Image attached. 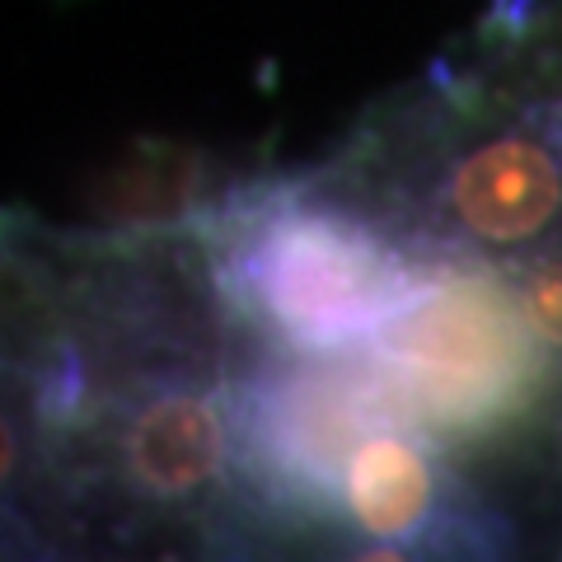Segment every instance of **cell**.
Returning a JSON list of instances; mask_svg holds the SVG:
<instances>
[{
    "mask_svg": "<svg viewBox=\"0 0 562 562\" xmlns=\"http://www.w3.org/2000/svg\"><path fill=\"white\" fill-rule=\"evenodd\" d=\"M549 357L512 277L479 262L422 272L371 338L390 408L441 441H497L525 427L553 390Z\"/></svg>",
    "mask_w": 562,
    "mask_h": 562,
    "instance_id": "1",
    "label": "cell"
},
{
    "mask_svg": "<svg viewBox=\"0 0 562 562\" xmlns=\"http://www.w3.org/2000/svg\"><path fill=\"white\" fill-rule=\"evenodd\" d=\"M235 272L244 305L301 357L371 347L422 277L361 211L324 202L272 206L239 244Z\"/></svg>",
    "mask_w": 562,
    "mask_h": 562,
    "instance_id": "2",
    "label": "cell"
},
{
    "mask_svg": "<svg viewBox=\"0 0 562 562\" xmlns=\"http://www.w3.org/2000/svg\"><path fill=\"white\" fill-rule=\"evenodd\" d=\"M454 244L479 254L535 249L562 225V103L492 122L450 150L431 192Z\"/></svg>",
    "mask_w": 562,
    "mask_h": 562,
    "instance_id": "3",
    "label": "cell"
},
{
    "mask_svg": "<svg viewBox=\"0 0 562 562\" xmlns=\"http://www.w3.org/2000/svg\"><path fill=\"white\" fill-rule=\"evenodd\" d=\"M390 394L375 371L342 366H295L254 390L249 460L277 487V497L301 506H333L342 497V464L361 431L384 422Z\"/></svg>",
    "mask_w": 562,
    "mask_h": 562,
    "instance_id": "4",
    "label": "cell"
},
{
    "mask_svg": "<svg viewBox=\"0 0 562 562\" xmlns=\"http://www.w3.org/2000/svg\"><path fill=\"white\" fill-rule=\"evenodd\" d=\"M231 417L216 390L173 380L140 394L117 431V460L146 502L188 506L206 497L231 464Z\"/></svg>",
    "mask_w": 562,
    "mask_h": 562,
    "instance_id": "5",
    "label": "cell"
},
{
    "mask_svg": "<svg viewBox=\"0 0 562 562\" xmlns=\"http://www.w3.org/2000/svg\"><path fill=\"white\" fill-rule=\"evenodd\" d=\"M342 512L357 535L384 543L366 558H403L408 543L441 535L454 506L446 502V473L417 427L380 422L371 436H361L342 464Z\"/></svg>",
    "mask_w": 562,
    "mask_h": 562,
    "instance_id": "6",
    "label": "cell"
},
{
    "mask_svg": "<svg viewBox=\"0 0 562 562\" xmlns=\"http://www.w3.org/2000/svg\"><path fill=\"white\" fill-rule=\"evenodd\" d=\"M155 165H136L132 173H117L103 192V216H122V221H136V216H165V211H179L188 202L192 183H198V169L179 165L165 179V173H150Z\"/></svg>",
    "mask_w": 562,
    "mask_h": 562,
    "instance_id": "7",
    "label": "cell"
},
{
    "mask_svg": "<svg viewBox=\"0 0 562 562\" xmlns=\"http://www.w3.org/2000/svg\"><path fill=\"white\" fill-rule=\"evenodd\" d=\"M512 291L539 342L562 357V254H535L512 272Z\"/></svg>",
    "mask_w": 562,
    "mask_h": 562,
    "instance_id": "8",
    "label": "cell"
},
{
    "mask_svg": "<svg viewBox=\"0 0 562 562\" xmlns=\"http://www.w3.org/2000/svg\"><path fill=\"white\" fill-rule=\"evenodd\" d=\"M24 469V436H20V422L14 413L0 403V492H5Z\"/></svg>",
    "mask_w": 562,
    "mask_h": 562,
    "instance_id": "9",
    "label": "cell"
}]
</instances>
